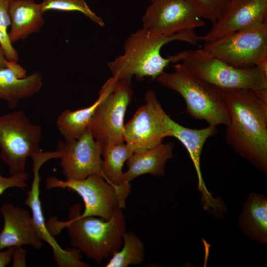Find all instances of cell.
<instances>
[{
	"instance_id": "3",
	"label": "cell",
	"mask_w": 267,
	"mask_h": 267,
	"mask_svg": "<svg viewBox=\"0 0 267 267\" xmlns=\"http://www.w3.org/2000/svg\"><path fill=\"white\" fill-rule=\"evenodd\" d=\"M194 30H186L170 35L152 34L143 28L138 30L126 40L124 53L108 63L112 76L130 82L134 76L139 80L145 77L156 79L172 63L171 56L164 58L161 55L162 47L175 41L198 45L199 36Z\"/></svg>"
},
{
	"instance_id": "29",
	"label": "cell",
	"mask_w": 267,
	"mask_h": 267,
	"mask_svg": "<svg viewBox=\"0 0 267 267\" xmlns=\"http://www.w3.org/2000/svg\"><path fill=\"white\" fill-rule=\"evenodd\" d=\"M13 247L0 251V267H4L12 262Z\"/></svg>"
},
{
	"instance_id": "27",
	"label": "cell",
	"mask_w": 267,
	"mask_h": 267,
	"mask_svg": "<svg viewBox=\"0 0 267 267\" xmlns=\"http://www.w3.org/2000/svg\"><path fill=\"white\" fill-rule=\"evenodd\" d=\"M28 174L26 173L9 177L2 176L0 173V196L8 188L17 187L24 189L27 187Z\"/></svg>"
},
{
	"instance_id": "28",
	"label": "cell",
	"mask_w": 267,
	"mask_h": 267,
	"mask_svg": "<svg viewBox=\"0 0 267 267\" xmlns=\"http://www.w3.org/2000/svg\"><path fill=\"white\" fill-rule=\"evenodd\" d=\"M27 251L22 247H14L12 254L13 267H26V256Z\"/></svg>"
},
{
	"instance_id": "16",
	"label": "cell",
	"mask_w": 267,
	"mask_h": 267,
	"mask_svg": "<svg viewBox=\"0 0 267 267\" xmlns=\"http://www.w3.org/2000/svg\"><path fill=\"white\" fill-rule=\"evenodd\" d=\"M163 118L167 128L168 136L179 140L186 148L192 161L198 177V188L202 196L204 208L214 207L217 199L212 196L204 183L201 172L200 158L205 142L209 137L217 133L216 127L209 125L201 129L188 128L174 121L165 111Z\"/></svg>"
},
{
	"instance_id": "11",
	"label": "cell",
	"mask_w": 267,
	"mask_h": 267,
	"mask_svg": "<svg viewBox=\"0 0 267 267\" xmlns=\"http://www.w3.org/2000/svg\"><path fill=\"white\" fill-rule=\"evenodd\" d=\"M60 153L54 151H40L31 158L33 161V178L25 204L31 209V216L37 230L43 241L52 248L54 259L60 267H87L89 264L81 260V251L75 248L63 249L48 230L43 213L40 198L41 177L40 170L43 165L52 159L59 158Z\"/></svg>"
},
{
	"instance_id": "24",
	"label": "cell",
	"mask_w": 267,
	"mask_h": 267,
	"mask_svg": "<svg viewBox=\"0 0 267 267\" xmlns=\"http://www.w3.org/2000/svg\"><path fill=\"white\" fill-rule=\"evenodd\" d=\"M40 5L43 13L49 10L78 11L99 26H104L102 19L90 9L85 0H43Z\"/></svg>"
},
{
	"instance_id": "13",
	"label": "cell",
	"mask_w": 267,
	"mask_h": 267,
	"mask_svg": "<svg viewBox=\"0 0 267 267\" xmlns=\"http://www.w3.org/2000/svg\"><path fill=\"white\" fill-rule=\"evenodd\" d=\"M56 150L61 154L60 164L66 180L83 179L93 174L102 177L101 145L90 128L78 139L59 140Z\"/></svg>"
},
{
	"instance_id": "9",
	"label": "cell",
	"mask_w": 267,
	"mask_h": 267,
	"mask_svg": "<svg viewBox=\"0 0 267 267\" xmlns=\"http://www.w3.org/2000/svg\"><path fill=\"white\" fill-rule=\"evenodd\" d=\"M203 10L196 0H151L142 16V28L157 35H170L205 27Z\"/></svg>"
},
{
	"instance_id": "6",
	"label": "cell",
	"mask_w": 267,
	"mask_h": 267,
	"mask_svg": "<svg viewBox=\"0 0 267 267\" xmlns=\"http://www.w3.org/2000/svg\"><path fill=\"white\" fill-rule=\"evenodd\" d=\"M42 126L22 110L0 116V158L10 176L25 173L27 159L41 151Z\"/></svg>"
},
{
	"instance_id": "30",
	"label": "cell",
	"mask_w": 267,
	"mask_h": 267,
	"mask_svg": "<svg viewBox=\"0 0 267 267\" xmlns=\"http://www.w3.org/2000/svg\"><path fill=\"white\" fill-rule=\"evenodd\" d=\"M8 63L9 61L7 60L4 50L0 45V69L7 67Z\"/></svg>"
},
{
	"instance_id": "15",
	"label": "cell",
	"mask_w": 267,
	"mask_h": 267,
	"mask_svg": "<svg viewBox=\"0 0 267 267\" xmlns=\"http://www.w3.org/2000/svg\"><path fill=\"white\" fill-rule=\"evenodd\" d=\"M0 212L4 221L0 231V251L25 245L41 248L43 241L28 211L6 202L1 205Z\"/></svg>"
},
{
	"instance_id": "12",
	"label": "cell",
	"mask_w": 267,
	"mask_h": 267,
	"mask_svg": "<svg viewBox=\"0 0 267 267\" xmlns=\"http://www.w3.org/2000/svg\"><path fill=\"white\" fill-rule=\"evenodd\" d=\"M45 186L48 189L67 188L78 193L85 204L84 211L80 214L82 217L95 216L108 220L119 208L114 188L97 174L80 180H62L53 176L46 178Z\"/></svg>"
},
{
	"instance_id": "10",
	"label": "cell",
	"mask_w": 267,
	"mask_h": 267,
	"mask_svg": "<svg viewBox=\"0 0 267 267\" xmlns=\"http://www.w3.org/2000/svg\"><path fill=\"white\" fill-rule=\"evenodd\" d=\"M145 101L124 127V141L133 152L153 147L168 136L164 110L152 90L145 93Z\"/></svg>"
},
{
	"instance_id": "1",
	"label": "cell",
	"mask_w": 267,
	"mask_h": 267,
	"mask_svg": "<svg viewBox=\"0 0 267 267\" xmlns=\"http://www.w3.org/2000/svg\"><path fill=\"white\" fill-rule=\"evenodd\" d=\"M221 89L228 115L227 143L267 175V89Z\"/></svg>"
},
{
	"instance_id": "17",
	"label": "cell",
	"mask_w": 267,
	"mask_h": 267,
	"mask_svg": "<svg viewBox=\"0 0 267 267\" xmlns=\"http://www.w3.org/2000/svg\"><path fill=\"white\" fill-rule=\"evenodd\" d=\"M43 86L41 73L27 75L25 68L18 62L9 61L7 67L0 69V101L6 102L14 109L19 102L37 94Z\"/></svg>"
},
{
	"instance_id": "25",
	"label": "cell",
	"mask_w": 267,
	"mask_h": 267,
	"mask_svg": "<svg viewBox=\"0 0 267 267\" xmlns=\"http://www.w3.org/2000/svg\"><path fill=\"white\" fill-rule=\"evenodd\" d=\"M12 0H0V45L9 61L18 62V53L8 37V28L10 26L9 6Z\"/></svg>"
},
{
	"instance_id": "5",
	"label": "cell",
	"mask_w": 267,
	"mask_h": 267,
	"mask_svg": "<svg viewBox=\"0 0 267 267\" xmlns=\"http://www.w3.org/2000/svg\"><path fill=\"white\" fill-rule=\"evenodd\" d=\"M200 79L224 89H267V72L260 66L238 68L211 55L203 48L171 55Z\"/></svg>"
},
{
	"instance_id": "7",
	"label": "cell",
	"mask_w": 267,
	"mask_h": 267,
	"mask_svg": "<svg viewBox=\"0 0 267 267\" xmlns=\"http://www.w3.org/2000/svg\"><path fill=\"white\" fill-rule=\"evenodd\" d=\"M99 91L103 97L91 120L92 134L101 145L125 142L124 118L133 94L131 82L112 76Z\"/></svg>"
},
{
	"instance_id": "21",
	"label": "cell",
	"mask_w": 267,
	"mask_h": 267,
	"mask_svg": "<svg viewBox=\"0 0 267 267\" xmlns=\"http://www.w3.org/2000/svg\"><path fill=\"white\" fill-rule=\"evenodd\" d=\"M239 226L250 239L262 244L267 243V198L252 193L246 199L239 217Z\"/></svg>"
},
{
	"instance_id": "26",
	"label": "cell",
	"mask_w": 267,
	"mask_h": 267,
	"mask_svg": "<svg viewBox=\"0 0 267 267\" xmlns=\"http://www.w3.org/2000/svg\"><path fill=\"white\" fill-rule=\"evenodd\" d=\"M204 13V19L214 24L222 14L229 0H196Z\"/></svg>"
},
{
	"instance_id": "19",
	"label": "cell",
	"mask_w": 267,
	"mask_h": 267,
	"mask_svg": "<svg viewBox=\"0 0 267 267\" xmlns=\"http://www.w3.org/2000/svg\"><path fill=\"white\" fill-rule=\"evenodd\" d=\"M175 144L161 143L153 147L135 152L127 161L128 170L124 172V179L130 182L135 178L150 174L162 177L167 161L173 156Z\"/></svg>"
},
{
	"instance_id": "20",
	"label": "cell",
	"mask_w": 267,
	"mask_h": 267,
	"mask_svg": "<svg viewBox=\"0 0 267 267\" xmlns=\"http://www.w3.org/2000/svg\"><path fill=\"white\" fill-rule=\"evenodd\" d=\"M40 3L33 0H12L8 37L12 44L38 33L44 23Z\"/></svg>"
},
{
	"instance_id": "8",
	"label": "cell",
	"mask_w": 267,
	"mask_h": 267,
	"mask_svg": "<svg viewBox=\"0 0 267 267\" xmlns=\"http://www.w3.org/2000/svg\"><path fill=\"white\" fill-rule=\"evenodd\" d=\"M203 49L235 67L267 70V22L206 42Z\"/></svg>"
},
{
	"instance_id": "2",
	"label": "cell",
	"mask_w": 267,
	"mask_h": 267,
	"mask_svg": "<svg viewBox=\"0 0 267 267\" xmlns=\"http://www.w3.org/2000/svg\"><path fill=\"white\" fill-rule=\"evenodd\" d=\"M81 208L80 204L73 205L68 221L61 222L52 218L46 225L53 236L66 228L72 246L99 265L122 247L126 231L123 209L118 208L109 220H106L95 216L81 217Z\"/></svg>"
},
{
	"instance_id": "23",
	"label": "cell",
	"mask_w": 267,
	"mask_h": 267,
	"mask_svg": "<svg viewBox=\"0 0 267 267\" xmlns=\"http://www.w3.org/2000/svg\"><path fill=\"white\" fill-rule=\"evenodd\" d=\"M121 249L109 259L105 267H127L141 264L144 259V245L135 233L125 231Z\"/></svg>"
},
{
	"instance_id": "4",
	"label": "cell",
	"mask_w": 267,
	"mask_h": 267,
	"mask_svg": "<svg viewBox=\"0 0 267 267\" xmlns=\"http://www.w3.org/2000/svg\"><path fill=\"white\" fill-rule=\"evenodd\" d=\"M173 67V72H163L157 81L183 97L185 111L192 118L214 127L226 125L228 115L222 89L197 78L180 62Z\"/></svg>"
},
{
	"instance_id": "14",
	"label": "cell",
	"mask_w": 267,
	"mask_h": 267,
	"mask_svg": "<svg viewBox=\"0 0 267 267\" xmlns=\"http://www.w3.org/2000/svg\"><path fill=\"white\" fill-rule=\"evenodd\" d=\"M267 22V0H229L211 30L199 41L209 42Z\"/></svg>"
},
{
	"instance_id": "22",
	"label": "cell",
	"mask_w": 267,
	"mask_h": 267,
	"mask_svg": "<svg viewBox=\"0 0 267 267\" xmlns=\"http://www.w3.org/2000/svg\"><path fill=\"white\" fill-rule=\"evenodd\" d=\"M102 97L99 91L97 99L89 106L75 110L65 109L61 112L57 118L56 125L64 140L78 139L90 128L93 116Z\"/></svg>"
},
{
	"instance_id": "18",
	"label": "cell",
	"mask_w": 267,
	"mask_h": 267,
	"mask_svg": "<svg viewBox=\"0 0 267 267\" xmlns=\"http://www.w3.org/2000/svg\"><path fill=\"white\" fill-rule=\"evenodd\" d=\"M102 175L114 188L119 208L123 209L131 191L130 183L124 179V164L134 153L125 142L112 145H101Z\"/></svg>"
}]
</instances>
